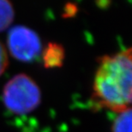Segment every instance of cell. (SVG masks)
<instances>
[{"label": "cell", "mask_w": 132, "mask_h": 132, "mask_svg": "<svg viewBox=\"0 0 132 132\" xmlns=\"http://www.w3.org/2000/svg\"><path fill=\"white\" fill-rule=\"evenodd\" d=\"M93 82V106L119 113L132 106V47L98 59Z\"/></svg>", "instance_id": "1"}, {"label": "cell", "mask_w": 132, "mask_h": 132, "mask_svg": "<svg viewBox=\"0 0 132 132\" xmlns=\"http://www.w3.org/2000/svg\"><path fill=\"white\" fill-rule=\"evenodd\" d=\"M3 100L6 108L14 114H27L40 104V89L33 78L20 73L5 85Z\"/></svg>", "instance_id": "2"}, {"label": "cell", "mask_w": 132, "mask_h": 132, "mask_svg": "<svg viewBox=\"0 0 132 132\" xmlns=\"http://www.w3.org/2000/svg\"><path fill=\"white\" fill-rule=\"evenodd\" d=\"M7 45L14 58L25 62L35 60L41 52L39 35L33 30L24 26H16L10 30Z\"/></svg>", "instance_id": "3"}, {"label": "cell", "mask_w": 132, "mask_h": 132, "mask_svg": "<svg viewBox=\"0 0 132 132\" xmlns=\"http://www.w3.org/2000/svg\"><path fill=\"white\" fill-rule=\"evenodd\" d=\"M65 58V51L61 44L51 42L42 52V60L46 68L61 67Z\"/></svg>", "instance_id": "4"}, {"label": "cell", "mask_w": 132, "mask_h": 132, "mask_svg": "<svg viewBox=\"0 0 132 132\" xmlns=\"http://www.w3.org/2000/svg\"><path fill=\"white\" fill-rule=\"evenodd\" d=\"M117 114L112 125V132H132V106Z\"/></svg>", "instance_id": "5"}, {"label": "cell", "mask_w": 132, "mask_h": 132, "mask_svg": "<svg viewBox=\"0 0 132 132\" xmlns=\"http://www.w3.org/2000/svg\"><path fill=\"white\" fill-rule=\"evenodd\" d=\"M15 11L10 0H0V32L6 30L12 23Z\"/></svg>", "instance_id": "6"}, {"label": "cell", "mask_w": 132, "mask_h": 132, "mask_svg": "<svg viewBox=\"0 0 132 132\" xmlns=\"http://www.w3.org/2000/svg\"><path fill=\"white\" fill-rule=\"evenodd\" d=\"M8 65H9V59H8L7 50L0 42V76L4 72Z\"/></svg>", "instance_id": "7"}, {"label": "cell", "mask_w": 132, "mask_h": 132, "mask_svg": "<svg viewBox=\"0 0 132 132\" xmlns=\"http://www.w3.org/2000/svg\"><path fill=\"white\" fill-rule=\"evenodd\" d=\"M78 12V7L75 4L68 3L64 8L63 17L64 18H71L77 15Z\"/></svg>", "instance_id": "8"}]
</instances>
